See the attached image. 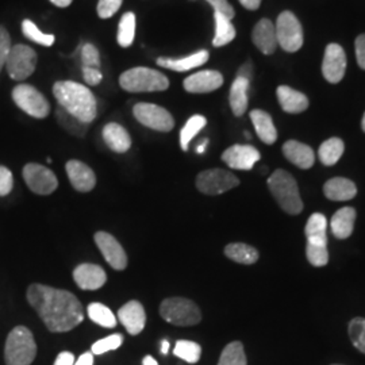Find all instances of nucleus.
I'll return each mask as SVG.
<instances>
[{
    "label": "nucleus",
    "mask_w": 365,
    "mask_h": 365,
    "mask_svg": "<svg viewBox=\"0 0 365 365\" xmlns=\"http://www.w3.org/2000/svg\"><path fill=\"white\" fill-rule=\"evenodd\" d=\"M27 300L52 333H66L84 321L80 300L69 291L34 283L27 288Z\"/></svg>",
    "instance_id": "nucleus-1"
},
{
    "label": "nucleus",
    "mask_w": 365,
    "mask_h": 365,
    "mask_svg": "<svg viewBox=\"0 0 365 365\" xmlns=\"http://www.w3.org/2000/svg\"><path fill=\"white\" fill-rule=\"evenodd\" d=\"M53 95L58 106L86 123H91L98 115L96 98L90 88L76 81H57Z\"/></svg>",
    "instance_id": "nucleus-2"
},
{
    "label": "nucleus",
    "mask_w": 365,
    "mask_h": 365,
    "mask_svg": "<svg viewBox=\"0 0 365 365\" xmlns=\"http://www.w3.org/2000/svg\"><path fill=\"white\" fill-rule=\"evenodd\" d=\"M268 188L272 192L279 206L287 214L298 215L303 210L299 188L292 175L287 170H277L268 178Z\"/></svg>",
    "instance_id": "nucleus-3"
},
{
    "label": "nucleus",
    "mask_w": 365,
    "mask_h": 365,
    "mask_svg": "<svg viewBox=\"0 0 365 365\" xmlns=\"http://www.w3.org/2000/svg\"><path fill=\"white\" fill-rule=\"evenodd\" d=\"M119 86L128 92H160L170 88L168 78L156 69L146 66L131 68L119 78Z\"/></svg>",
    "instance_id": "nucleus-4"
},
{
    "label": "nucleus",
    "mask_w": 365,
    "mask_h": 365,
    "mask_svg": "<svg viewBox=\"0 0 365 365\" xmlns=\"http://www.w3.org/2000/svg\"><path fill=\"white\" fill-rule=\"evenodd\" d=\"M37 356V344L33 333L26 327H14L10 331L6 348L4 359L7 365H30Z\"/></svg>",
    "instance_id": "nucleus-5"
},
{
    "label": "nucleus",
    "mask_w": 365,
    "mask_h": 365,
    "mask_svg": "<svg viewBox=\"0 0 365 365\" xmlns=\"http://www.w3.org/2000/svg\"><path fill=\"white\" fill-rule=\"evenodd\" d=\"M160 315L175 327H194L202 321V313L195 302L179 297L163 300Z\"/></svg>",
    "instance_id": "nucleus-6"
},
{
    "label": "nucleus",
    "mask_w": 365,
    "mask_h": 365,
    "mask_svg": "<svg viewBox=\"0 0 365 365\" xmlns=\"http://www.w3.org/2000/svg\"><path fill=\"white\" fill-rule=\"evenodd\" d=\"M13 101L30 117L43 119L51 113V105L41 92L30 84H19L13 90Z\"/></svg>",
    "instance_id": "nucleus-7"
},
{
    "label": "nucleus",
    "mask_w": 365,
    "mask_h": 365,
    "mask_svg": "<svg viewBox=\"0 0 365 365\" xmlns=\"http://www.w3.org/2000/svg\"><path fill=\"white\" fill-rule=\"evenodd\" d=\"M274 29L277 45L283 51L295 53L303 46V29L298 18L291 11H283L277 16Z\"/></svg>",
    "instance_id": "nucleus-8"
},
{
    "label": "nucleus",
    "mask_w": 365,
    "mask_h": 365,
    "mask_svg": "<svg viewBox=\"0 0 365 365\" xmlns=\"http://www.w3.org/2000/svg\"><path fill=\"white\" fill-rule=\"evenodd\" d=\"M37 53L27 45H14L11 51L9 53L7 61H6V69L10 75V78L16 81H22L30 78L36 68H37Z\"/></svg>",
    "instance_id": "nucleus-9"
},
{
    "label": "nucleus",
    "mask_w": 365,
    "mask_h": 365,
    "mask_svg": "<svg viewBox=\"0 0 365 365\" xmlns=\"http://www.w3.org/2000/svg\"><path fill=\"white\" fill-rule=\"evenodd\" d=\"M240 184L238 178L229 170H207L200 172L196 178V188L205 195H221Z\"/></svg>",
    "instance_id": "nucleus-10"
},
{
    "label": "nucleus",
    "mask_w": 365,
    "mask_h": 365,
    "mask_svg": "<svg viewBox=\"0 0 365 365\" xmlns=\"http://www.w3.org/2000/svg\"><path fill=\"white\" fill-rule=\"evenodd\" d=\"M135 119L152 130L168 133L175 128V119L168 110L152 103H137L133 107Z\"/></svg>",
    "instance_id": "nucleus-11"
},
{
    "label": "nucleus",
    "mask_w": 365,
    "mask_h": 365,
    "mask_svg": "<svg viewBox=\"0 0 365 365\" xmlns=\"http://www.w3.org/2000/svg\"><path fill=\"white\" fill-rule=\"evenodd\" d=\"M22 173L27 187L37 195H51L58 187L54 172L41 164H26Z\"/></svg>",
    "instance_id": "nucleus-12"
},
{
    "label": "nucleus",
    "mask_w": 365,
    "mask_h": 365,
    "mask_svg": "<svg viewBox=\"0 0 365 365\" xmlns=\"http://www.w3.org/2000/svg\"><path fill=\"white\" fill-rule=\"evenodd\" d=\"M95 242L111 268H114L115 271H123L128 267L126 252L114 235H108L106 232H98L95 235Z\"/></svg>",
    "instance_id": "nucleus-13"
},
{
    "label": "nucleus",
    "mask_w": 365,
    "mask_h": 365,
    "mask_svg": "<svg viewBox=\"0 0 365 365\" xmlns=\"http://www.w3.org/2000/svg\"><path fill=\"white\" fill-rule=\"evenodd\" d=\"M260 157V152L252 145H233L223 152L222 160L232 170H250Z\"/></svg>",
    "instance_id": "nucleus-14"
},
{
    "label": "nucleus",
    "mask_w": 365,
    "mask_h": 365,
    "mask_svg": "<svg viewBox=\"0 0 365 365\" xmlns=\"http://www.w3.org/2000/svg\"><path fill=\"white\" fill-rule=\"evenodd\" d=\"M346 54L339 43L327 45L322 63V73L329 83L337 84L345 76Z\"/></svg>",
    "instance_id": "nucleus-15"
},
{
    "label": "nucleus",
    "mask_w": 365,
    "mask_h": 365,
    "mask_svg": "<svg viewBox=\"0 0 365 365\" xmlns=\"http://www.w3.org/2000/svg\"><path fill=\"white\" fill-rule=\"evenodd\" d=\"M73 279L80 289L95 291L103 287L107 282L105 269L96 264L84 262L80 264L73 271Z\"/></svg>",
    "instance_id": "nucleus-16"
},
{
    "label": "nucleus",
    "mask_w": 365,
    "mask_h": 365,
    "mask_svg": "<svg viewBox=\"0 0 365 365\" xmlns=\"http://www.w3.org/2000/svg\"><path fill=\"white\" fill-rule=\"evenodd\" d=\"M66 175L73 188L78 192H90L96 185L95 172L83 161L69 160L66 165Z\"/></svg>",
    "instance_id": "nucleus-17"
},
{
    "label": "nucleus",
    "mask_w": 365,
    "mask_h": 365,
    "mask_svg": "<svg viewBox=\"0 0 365 365\" xmlns=\"http://www.w3.org/2000/svg\"><path fill=\"white\" fill-rule=\"evenodd\" d=\"M118 318L131 336L140 334L146 324L144 306L138 300H130L122 306L118 312Z\"/></svg>",
    "instance_id": "nucleus-18"
},
{
    "label": "nucleus",
    "mask_w": 365,
    "mask_h": 365,
    "mask_svg": "<svg viewBox=\"0 0 365 365\" xmlns=\"http://www.w3.org/2000/svg\"><path fill=\"white\" fill-rule=\"evenodd\" d=\"M223 84V76L218 71H202L184 80V90L190 93H207L218 90Z\"/></svg>",
    "instance_id": "nucleus-19"
},
{
    "label": "nucleus",
    "mask_w": 365,
    "mask_h": 365,
    "mask_svg": "<svg viewBox=\"0 0 365 365\" xmlns=\"http://www.w3.org/2000/svg\"><path fill=\"white\" fill-rule=\"evenodd\" d=\"M252 39L255 46L260 51L262 54L269 56L276 51L277 48V37H276V29L272 21L262 18L257 25L253 27L252 31Z\"/></svg>",
    "instance_id": "nucleus-20"
},
{
    "label": "nucleus",
    "mask_w": 365,
    "mask_h": 365,
    "mask_svg": "<svg viewBox=\"0 0 365 365\" xmlns=\"http://www.w3.org/2000/svg\"><path fill=\"white\" fill-rule=\"evenodd\" d=\"M283 153L289 163L299 167L300 170H310L315 163L313 149L309 145L294 140L283 145Z\"/></svg>",
    "instance_id": "nucleus-21"
},
{
    "label": "nucleus",
    "mask_w": 365,
    "mask_h": 365,
    "mask_svg": "<svg viewBox=\"0 0 365 365\" xmlns=\"http://www.w3.org/2000/svg\"><path fill=\"white\" fill-rule=\"evenodd\" d=\"M106 145L115 153H126L131 148V137L119 123H107L102 131Z\"/></svg>",
    "instance_id": "nucleus-22"
},
{
    "label": "nucleus",
    "mask_w": 365,
    "mask_h": 365,
    "mask_svg": "<svg viewBox=\"0 0 365 365\" xmlns=\"http://www.w3.org/2000/svg\"><path fill=\"white\" fill-rule=\"evenodd\" d=\"M276 95L282 108L289 114H299L306 111L309 107L307 96L287 86H280L276 91Z\"/></svg>",
    "instance_id": "nucleus-23"
},
{
    "label": "nucleus",
    "mask_w": 365,
    "mask_h": 365,
    "mask_svg": "<svg viewBox=\"0 0 365 365\" xmlns=\"http://www.w3.org/2000/svg\"><path fill=\"white\" fill-rule=\"evenodd\" d=\"M209 60L207 51H199L191 56L182 57V58H168V57H160L157 58V66L167 68L175 72H187L190 69H194L197 66L206 64Z\"/></svg>",
    "instance_id": "nucleus-24"
},
{
    "label": "nucleus",
    "mask_w": 365,
    "mask_h": 365,
    "mask_svg": "<svg viewBox=\"0 0 365 365\" xmlns=\"http://www.w3.org/2000/svg\"><path fill=\"white\" fill-rule=\"evenodd\" d=\"M324 192L330 200L345 202V200H351L356 196L357 188H356V184L349 179L333 178L324 185Z\"/></svg>",
    "instance_id": "nucleus-25"
},
{
    "label": "nucleus",
    "mask_w": 365,
    "mask_h": 365,
    "mask_svg": "<svg viewBox=\"0 0 365 365\" xmlns=\"http://www.w3.org/2000/svg\"><path fill=\"white\" fill-rule=\"evenodd\" d=\"M250 119L261 141L267 145L274 144L277 140V130L274 128L272 117L262 110H253L250 111Z\"/></svg>",
    "instance_id": "nucleus-26"
},
{
    "label": "nucleus",
    "mask_w": 365,
    "mask_h": 365,
    "mask_svg": "<svg viewBox=\"0 0 365 365\" xmlns=\"http://www.w3.org/2000/svg\"><path fill=\"white\" fill-rule=\"evenodd\" d=\"M250 81L244 78H235L232 88H230V96L229 102L232 111L235 117H242L247 113L248 108V91Z\"/></svg>",
    "instance_id": "nucleus-27"
},
{
    "label": "nucleus",
    "mask_w": 365,
    "mask_h": 365,
    "mask_svg": "<svg viewBox=\"0 0 365 365\" xmlns=\"http://www.w3.org/2000/svg\"><path fill=\"white\" fill-rule=\"evenodd\" d=\"M356 220V211L353 207L339 209L331 218L330 226L333 235L339 240H346L353 233V226Z\"/></svg>",
    "instance_id": "nucleus-28"
},
{
    "label": "nucleus",
    "mask_w": 365,
    "mask_h": 365,
    "mask_svg": "<svg viewBox=\"0 0 365 365\" xmlns=\"http://www.w3.org/2000/svg\"><path fill=\"white\" fill-rule=\"evenodd\" d=\"M306 255H307V260L314 267H325L329 261L327 235H309Z\"/></svg>",
    "instance_id": "nucleus-29"
},
{
    "label": "nucleus",
    "mask_w": 365,
    "mask_h": 365,
    "mask_svg": "<svg viewBox=\"0 0 365 365\" xmlns=\"http://www.w3.org/2000/svg\"><path fill=\"white\" fill-rule=\"evenodd\" d=\"M215 19V36L212 39V45L215 48H221L227 43H230L235 38V27L232 24V19L220 13L214 11Z\"/></svg>",
    "instance_id": "nucleus-30"
},
{
    "label": "nucleus",
    "mask_w": 365,
    "mask_h": 365,
    "mask_svg": "<svg viewBox=\"0 0 365 365\" xmlns=\"http://www.w3.org/2000/svg\"><path fill=\"white\" fill-rule=\"evenodd\" d=\"M225 255L230 260L235 261L238 264H244V265H252L259 260L257 249L250 247L248 244H242V242L229 244L225 248Z\"/></svg>",
    "instance_id": "nucleus-31"
},
{
    "label": "nucleus",
    "mask_w": 365,
    "mask_h": 365,
    "mask_svg": "<svg viewBox=\"0 0 365 365\" xmlns=\"http://www.w3.org/2000/svg\"><path fill=\"white\" fill-rule=\"evenodd\" d=\"M56 119L58 122V125L68 131L69 134L78 137V138H83L86 137L87 131H88V123L80 120L78 118L69 114L66 110H64L63 107H57L56 110Z\"/></svg>",
    "instance_id": "nucleus-32"
},
{
    "label": "nucleus",
    "mask_w": 365,
    "mask_h": 365,
    "mask_svg": "<svg viewBox=\"0 0 365 365\" xmlns=\"http://www.w3.org/2000/svg\"><path fill=\"white\" fill-rule=\"evenodd\" d=\"M344 150H345V145L342 143V140L334 137V138H329L319 146L318 156L322 161V164L330 167L339 163V158L344 155Z\"/></svg>",
    "instance_id": "nucleus-33"
},
{
    "label": "nucleus",
    "mask_w": 365,
    "mask_h": 365,
    "mask_svg": "<svg viewBox=\"0 0 365 365\" xmlns=\"http://www.w3.org/2000/svg\"><path fill=\"white\" fill-rule=\"evenodd\" d=\"M87 313H88V317L92 322L99 327H107V329L117 327V317L102 303L88 304Z\"/></svg>",
    "instance_id": "nucleus-34"
},
{
    "label": "nucleus",
    "mask_w": 365,
    "mask_h": 365,
    "mask_svg": "<svg viewBox=\"0 0 365 365\" xmlns=\"http://www.w3.org/2000/svg\"><path fill=\"white\" fill-rule=\"evenodd\" d=\"M135 26H137V22H135L134 13H126L120 18V22L118 26L117 39L118 43L122 48H129L134 42Z\"/></svg>",
    "instance_id": "nucleus-35"
},
{
    "label": "nucleus",
    "mask_w": 365,
    "mask_h": 365,
    "mask_svg": "<svg viewBox=\"0 0 365 365\" xmlns=\"http://www.w3.org/2000/svg\"><path fill=\"white\" fill-rule=\"evenodd\" d=\"M207 125V119L203 115H194L187 120L182 131H180V146L182 150L187 152L190 143L195 138L196 134Z\"/></svg>",
    "instance_id": "nucleus-36"
},
{
    "label": "nucleus",
    "mask_w": 365,
    "mask_h": 365,
    "mask_svg": "<svg viewBox=\"0 0 365 365\" xmlns=\"http://www.w3.org/2000/svg\"><path fill=\"white\" fill-rule=\"evenodd\" d=\"M218 365H247V356L244 345L240 341L230 342L223 351Z\"/></svg>",
    "instance_id": "nucleus-37"
},
{
    "label": "nucleus",
    "mask_w": 365,
    "mask_h": 365,
    "mask_svg": "<svg viewBox=\"0 0 365 365\" xmlns=\"http://www.w3.org/2000/svg\"><path fill=\"white\" fill-rule=\"evenodd\" d=\"M173 353H175V356H178L179 359H182L184 361H187L190 364H195L200 359L202 348H200L199 344H196L194 341L180 339V341L176 342Z\"/></svg>",
    "instance_id": "nucleus-38"
},
{
    "label": "nucleus",
    "mask_w": 365,
    "mask_h": 365,
    "mask_svg": "<svg viewBox=\"0 0 365 365\" xmlns=\"http://www.w3.org/2000/svg\"><path fill=\"white\" fill-rule=\"evenodd\" d=\"M22 31H24V36L27 39L42 45V46H52L56 41V37L53 34H45L43 31H41L37 25H34L30 19H25L22 22Z\"/></svg>",
    "instance_id": "nucleus-39"
},
{
    "label": "nucleus",
    "mask_w": 365,
    "mask_h": 365,
    "mask_svg": "<svg viewBox=\"0 0 365 365\" xmlns=\"http://www.w3.org/2000/svg\"><path fill=\"white\" fill-rule=\"evenodd\" d=\"M349 339L352 341L353 346L365 354V318H353L349 322Z\"/></svg>",
    "instance_id": "nucleus-40"
},
{
    "label": "nucleus",
    "mask_w": 365,
    "mask_h": 365,
    "mask_svg": "<svg viewBox=\"0 0 365 365\" xmlns=\"http://www.w3.org/2000/svg\"><path fill=\"white\" fill-rule=\"evenodd\" d=\"M122 342H123L122 334H111L106 339L96 341L92 345V354H103L111 351H117L118 348L122 345Z\"/></svg>",
    "instance_id": "nucleus-41"
},
{
    "label": "nucleus",
    "mask_w": 365,
    "mask_h": 365,
    "mask_svg": "<svg viewBox=\"0 0 365 365\" xmlns=\"http://www.w3.org/2000/svg\"><path fill=\"white\" fill-rule=\"evenodd\" d=\"M327 217L324 214L315 212L309 218L306 229H304V233H306V237L315 235H327Z\"/></svg>",
    "instance_id": "nucleus-42"
},
{
    "label": "nucleus",
    "mask_w": 365,
    "mask_h": 365,
    "mask_svg": "<svg viewBox=\"0 0 365 365\" xmlns=\"http://www.w3.org/2000/svg\"><path fill=\"white\" fill-rule=\"evenodd\" d=\"M81 61L83 66L99 68L101 69V56L99 51L92 43H84L81 48Z\"/></svg>",
    "instance_id": "nucleus-43"
},
{
    "label": "nucleus",
    "mask_w": 365,
    "mask_h": 365,
    "mask_svg": "<svg viewBox=\"0 0 365 365\" xmlns=\"http://www.w3.org/2000/svg\"><path fill=\"white\" fill-rule=\"evenodd\" d=\"M123 0H99L98 3V15L102 19H108L114 16L120 9Z\"/></svg>",
    "instance_id": "nucleus-44"
},
{
    "label": "nucleus",
    "mask_w": 365,
    "mask_h": 365,
    "mask_svg": "<svg viewBox=\"0 0 365 365\" xmlns=\"http://www.w3.org/2000/svg\"><path fill=\"white\" fill-rule=\"evenodd\" d=\"M11 48L13 45H11V37L9 31L4 27L0 26V72L6 66V61Z\"/></svg>",
    "instance_id": "nucleus-45"
},
{
    "label": "nucleus",
    "mask_w": 365,
    "mask_h": 365,
    "mask_svg": "<svg viewBox=\"0 0 365 365\" xmlns=\"http://www.w3.org/2000/svg\"><path fill=\"white\" fill-rule=\"evenodd\" d=\"M14 187V178L11 170L0 165V196H7Z\"/></svg>",
    "instance_id": "nucleus-46"
},
{
    "label": "nucleus",
    "mask_w": 365,
    "mask_h": 365,
    "mask_svg": "<svg viewBox=\"0 0 365 365\" xmlns=\"http://www.w3.org/2000/svg\"><path fill=\"white\" fill-rule=\"evenodd\" d=\"M206 1L214 7L215 13L222 14V15L227 16L229 19L235 18V9L232 7V4L227 0H206Z\"/></svg>",
    "instance_id": "nucleus-47"
},
{
    "label": "nucleus",
    "mask_w": 365,
    "mask_h": 365,
    "mask_svg": "<svg viewBox=\"0 0 365 365\" xmlns=\"http://www.w3.org/2000/svg\"><path fill=\"white\" fill-rule=\"evenodd\" d=\"M83 78L88 86H98L103 80V75L99 68L83 66Z\"/></svg>",
    "instance_id": "nucleus-48"
},
{
    "label": "nucleus",
    "mask_w": 365,
    "mask_h": 365,
    "mask_svg": "<svg viewBox=\"0 0 365 365\" xmlns=\"http://www.w3.org/2000/svg\"><path fill=\"white\" fill-rule=\"evenodd\" d=\"M356 57L360 68L365 69V34L359 36L356 39Z\"/></svg>",
    "instance_id": "nucleus-49"
},
{
    "label": "nucleus",
    "mask_w": 365,
    "mask_h": 365,
    "mask_svg": "<svg viewBox=\"0 0 365 365\" xmlns=\"http://www.w3.org/2000/svg\"><path fill=\"white\" fill-rule=\"evenodd\" d=\"M54 365H75V356H73V353H60V354L57 356L56 361H54Z\"/></svg>",
    "instance_id": "nucleus-50"
},
{
    "label": "nucleus",
    "mask_w": 365,
    "mask_h": 365,
    "mask_svg": "<svg viewBox=\"0 0 365 365\" xmlns=\"http://www.w3.org/2000/svg\"><path fill=\"white\" fill-rule=\"evenodd\" d=\"M237 78H247V80H252L253 78V66L250 63H245L244 66H241L240 69H238V72H237Z\"/></svg>",
    "instance_id": "nucleus-51"
},
{
    "label": "nucleus",
    "mask_w": 365,
    "mask_h": 365,
    "mask_svg": "<svg viewBox=\"0 0 365 365\" xmlns=\"http://www.w3.org/2000/svg\"><path fill=\"white\" fill-rule=\"evenodd\" d=\"M75 365H93V354L92 352L83 353L75 361Z\"/></svg>",
    "instance_id": "nucleus-52"
},
{
    "label": "nucleus",
    "mask_w": 365,
    "mask_h": 365,
    "mask_svg": "<svg viewBox=\"0 0 365 365\" xmlns=\"http://www.w3.org/2000/svg\"><path fill=\"white\" fill-rule=\"evenodd\" d=\"M240 3L250 11H255L260 7L261 0H240Z\"/></svg>",
    "instance_id": "nucleus-53"
},
{
    "label": "nucleus",
    "mask_w": 365,
    "mask_h": 365,
    "mask_svg": "<svg viewBox=\"0 0 365 365\" xmlns=\"http://www.w3.org/2000/svg\"><path fill=\"white\" fill-rule=\"evenodd\" d=\"M51 1H52L54 6H57V7H60V9H66V7L72 4L73 0H51Z\"/></svg>",
    "instance_id": "nucleus-54"
},
{
    "label": "nucleus",
    "mask_w": 365,
    "mask_h": 365,
    "mask_svg": "<svg viewBox=\"0 0 365 365\" xmlns=\"http://www.w3.org/2000/svg\"><path fill=\"white\" fill-rule=\"evenodd\" d=\"M143 365H158L156 360L152 356H145Z\"/></svg>",
    "instance_id": "nucleus-55"
},
{
    "label": "nucleus",
    "mask_w": 365,
    "mask_h": 365,
    "mask_svg": "<svg viewBox=\"0 0 365 365\" xmlns=\"http://www.w3.org/2000/svg\"><path fill=\"white\" fill-rule=\"evenodd\" d=\"M209 145V140H203V143L197 146V149H196V152L199 153V155H202V153H205V150H206V146Z\"/></svg>",
    "instance_id": "nucleus-56"
},
{
    "label": "nucleus",
    "mask_w": 365,
    "mask_h": 365,
    "mask_svg": "<svg viewBox=\"0 0 365 365\" xmlns=\"http://www.w3.org/2000/svg\"><path fill=\"white\" fill-rule=\"evenodd\" d=\"M168 351H170V342H168L167 339H164V341L161 342V353H163V354H167Z\"/></svg>",
    "instance_id": "nucleus-57"
},
{
    "label": "nucleus",
    "mask_w": 365,
    "mask_h": 365,
    "mask_svg": "<svg viewBox=\"0 0 365 365\" xmlns=\"http://www.w3.org/2000/svg\"><path fill=\"white\" fill-rule=\"evenodd\" d=\"M361 126H363V130L365 131V114L364 117H363V123H361Z\"/></svg>",
    "instance_id": "nucleus-58"
},
{
    "label": "nucleus",
    "mask_w": 365,
    "mask_h": 365,
    "mask_svg": "<svg viewBox=\"0 0 365 365\" xmlns=\"http://www.w3.org/2000/svg\"><path fill=\"white\" fill-rule=\"evenodd\" d=\"M334 365H339V364H334Z\"/></svg>",
    "instance_id": "nucleus-59"
}]
</instances>
